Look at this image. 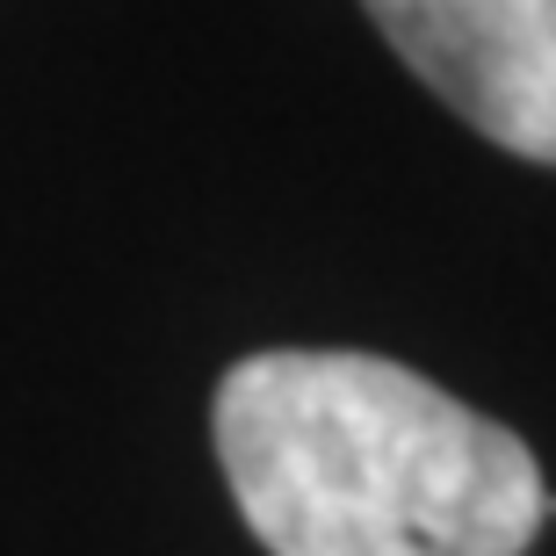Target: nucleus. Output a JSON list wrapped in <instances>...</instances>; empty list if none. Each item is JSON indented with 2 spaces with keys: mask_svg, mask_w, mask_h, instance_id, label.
I'll return each mask as SVG.
<instances>
[{
  "mask_svg": "<svg viewBox=\"0 0 556 556\" xmlns=\"http://www.w3.org/2000/svg\"><path fill=\"white\" fill-rule=\"evenodd\" d=\"M210 441L268 556H528L556 514L514 427L383 354H247Z\"/></svg>",
  "mask_w": 556,
  "mask_h": 556,
  "instance_id": "nucleus-1",
  "label": "nucleus"
},
{
  "mask_svg": "<svg viewBox=\"0 0 556 556\" xmlns=\"http://www.w3.org/2000/svg\"><path fill=\"white\" fill-rule=\"evenodd\" d=\"M419 80L506 144L556 166V0H362Z\"/></svg>",
  "mask_w": 556,
  "mask_h": 556,
  "instance_id": "nucleus-2",
  "label": "nucleus"
}]
</instances>
